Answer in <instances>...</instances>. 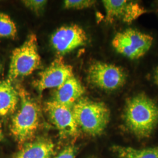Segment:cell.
<instances>
[{"label":"cell","mask_w":158,"mask_h":158,"mask_svg":"<svg viewBox=\"0 0 158 158\" xmlns=\"http://www.w3.org/2000/svg\"><path fill=\"white\" fill-rule=\"evenodd\" d=\"M123 119L132 134L140 139L148 138L158 125V105L145 93L138 94L127 100Z\"/></svg>","instance_id":"cell-1"},{"label":"cell","mask_w":158,"mask_h":158,"mask_svg":"<svg viewBox=\"0 0 158 158\" xmlns=\"http://www.w3.org/2000/svg\"><path fill=\"white\" fill-rule=\"evenodd\" d=\"M20 105L12 117L10 130L12 136L20 145L29 141L38 130L40 112L38 103L25 92H19Z\"/></svg>","instance_id":"cell-2"},{"label":"cell","mask_w":158,"mask_h":158,"mask_svg":"<svg viewBox=\"0 0 158 158\" xmlns=\"http://www.w3.org/2000/svg\"><path fill=\"white\" fill-rule=\"evenodd\" d=\"M73 111L79 130L92 136L102 135L110 122V111L102 102L81 97Z\"/></svg>","instance_id":"cell-3"},{"label":"cell","mask_w":158,"mask_h":158,"mask_svg":"<svg viewBox=\"0 0 158 158\" xmlns=\"http://www.w3.org/2000/svg\"><path fill=\"white\" fill-rule=\"evenodd\" d=\"M41 64L36 35H29L23 45L12 51L8 79L12 81L27 76L40 68Z\"/></svg>","instance_id":"cell-4"},{"label":"cell","mask_w":158,"mask_h":158,"mask_svg":"<svg viewBox=\"0 0 158 158\" xmlns=\"http://www.w3.org/2000/svg\"><path fill=\"white\" fill-rule=\"evenodd\" d=\"M153 40L150 35L130 28L115 34L112 45L117 53L124 56L130 59H138L149 51Z\"/></svg>","instance_id":"cell-5"},{"label":"cell","mask_w":158,"mask_h":158,"mask_svg":"<svg viewBox=\"0 0 158 158\" xmlns=\"http://www.w3.org/2000/svg\"><path fill=\"white\" fill-rule=\"evenodd\" d=\"M91 85L105 91L116 90L125 84L127 74L121 67L102 62L93 63L88 70Z\"/></svg>","instance_id":"cell-6"},{"label":"cell","mask_w":158,"mask_h":158,"mask_svg":"<svg viewBox=\"0 0 158 158\" xmlns=\"http://www.w3.org/2000/svg\"><path fill=\"white\" fill-rule=\"evenodd\" d=\"M46 111L51 122L63 139L74 138L79 134V128L74 115L73 107L51 100L46 103Z\"/></svg>","instance_id":"cell-7"},{"label":"cell","mask_w":158,"mask_h":158,"mask_svg":"<svg viewBox=\"0 0 158 158\" xmlns=\"http://www.w3.org/2000/svg\"><path fill=\"white\" fill-rule=\"evenodd\" d=\"M85 30L79 25L72 24L64 25L57 29L52 35L51 45L59 56H63L87 42Z\"/></svg>","instance_id":"cell-8"},{"label":"cell","mask_w":158,"mask_h":158,"mask_svg":"<svg viewBox=\"0 0 158 158\" xmlns=\"http://www.w3.org/2000/svg\"><path fill=\"white\" fill-rule=\"evenodd\" d=\"M106 10V21L113 23L116 21L131 23L142 15L147 10L139 3L127 0H103Z\"/></svg>","instance_id":"cell-9"},{"label":"cell","mask_w":158,"mask_h":158,"mask_svg":"<svg viewBox=\"0 0 158 158\" xmlns=\"http://www.w3.org/2000/svg\"><path fill=\"white\" fill-rule=\"evenodd\" d=\"M73 75L71 66L62 59H56L40 73L38 78L34 82V87L40 93L48 89H57Z\"/></svg>","instance_id":"cell-10"},{"label":"cell","mask_w":158,"mask_h":158,"mask_svg":"<svg viewBox=\"0 0 158 158\" xmlns=\"http://www.w3.org/2000/svg\"><path fill=\"white\" fill-rule=\"evenodd\" d=\"M85 93L84 86L73 75L57 88L52 100L69 107H73Z\"/></svg>","instance_id":"cell-11"},{"label":"cell","mask_w":158,"mask_h":158,"mask_svg":"<svg viewBox=\"0 0 158 158\" xmlns=\"http://www.w3.org/2000/svg\"><path fill=\"white\" fill-rule=\"evenodd\" d=\"M54 148L51 139L40 137L24 144L13 158H51L54 153Z\"/></svg>","instance_id":"cell-12"},{"label":"cell","mask_w":158,"mask_h":158,"mask_svg":"<svg viewBox=\"0 0 158 158\" xmlns=\"http://www.w3.org/2000/svg\"><path fill=\"white\" fill-rule=\"evenodd\" d=\"M20 101L19 91L8 79L0 81V117L14 114Z\"/></svg>","instance_id":"cell-13"},{"label":"cell","mask_w":158,"mask_h":158,"mask_svg":"<svg viewBox=\"0 0 158 158\" xmlns=\"http://www.w3.org/2000/svg\"><path fill=\"white\" fill-rule=\"evenodd\" d=\"M111 151L118 158H158V147L144 149L114 145Z\"/></svg>","instance_id":"cell-14"},{"label":"cell","mask_w":158,"mask_h":158,"mask_svg":"<svg viewBox=\"0 0 158 158\" xmlns=\"http://www.w3.org/2000/svg\"><path fill=\"white\" fill-rule=\"evenodd\" d=\"M17 36L15 23L7 14L0 12V39H14Z\"/></svg>","instance_id":"cell-15"},{"label":"cell","mask_w":158,"mask_h":158,"mask_svg":"<svg viewBox=\"0 0 158 158\" xmlns=\"http://www.w3.org/2000/svg\"><path fill=\"white\" fill-rule=\"evenodd\" d=\"M96 3L92 0H66L64 1V8L68 10H83L90 8Z\"/></svg>","instance_id":"cell-16"},{"label":"cell","mask_w":158,"mask_h":158,"mask_svg":"<svg viewBox=\"0 0 158 158\" xmlns=\"http://www.w3.org/2000/svg\"><path fill=\"white\" fill-rule=\"evenodd\" d=\"M47 2L45 0H25L22 1L25 7L38 14L43 11Z\"/></svg>","instance_id":"cell-17"},{"label":"cell","mask_w":158,"mask_h":158,"mask_svg":"<svg viewBox=\"0 0 158 158\" xmlns=\"http://www.w3.org/2000/svg\"><path fill=\"white\" fill-rule=\"evenodd\" d=\"M77 148L74 145H69L53 158H75Z\"/></svg>","instance_id":"cell-18"},{"label":"cell","mask_w":158,"mask_h":158,"mask_svg":"<svg viewBox=\"0 0 158 158\" xmlns=\"http://www.w3.org/2000/svg\"><path fill=\"white\" fill-rule=\"evenodd\" d=\"M153 81L155 85H158V66L155 68L153 74Z\"/></svg>","instance_id":"cell-19"},{"label":"cell","mask_w":158,"mask_h":158,"mask_svg":"<svg viewBox=\"0 0 158 158\" xmlns=\"http://www.w3.org/2000/svg\"><path fill=\"white\" fill-rule=\"evenodd\" d=\"M4 140V136L3 134L2 129V124L0 119V141H3Z\"/></svg>","instance_id":"cell-20"},{"label":"cell","mask_w":158,"mask_h":158,"mask_svg":"<svg viewBox=\"0 0 158 158\" xmlns=\"http://www.w3.org/2000/svg\"><path fill=\"white\" fill-rule=\"evenodd\" d=\"M0 69H1V64H0Z\"/></svg>","instance_id":"cell-21"}]
</instances>
